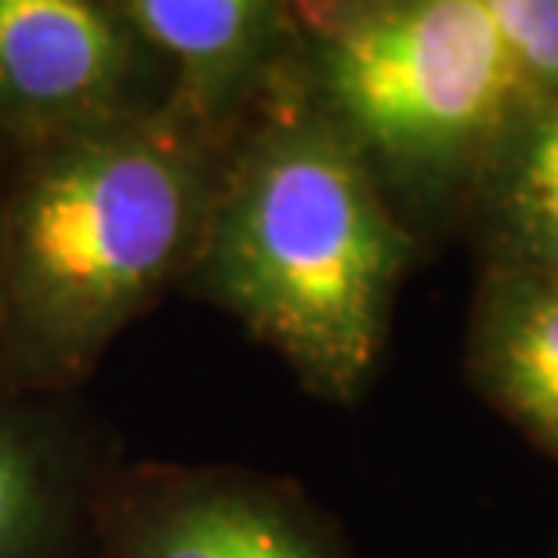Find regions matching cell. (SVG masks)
<instances>
[{
  "label": "cell",
  "instance_id": "cell-2",
  "mask_svg": "<svg viewBox=\"0 0 558 558\" xmlns=\"http://www.w3.org/2000/svg\"><path fill=\"white\" fill-rule=\"evenodd\" d=\"M226 149L163 106L11 156L0 189V385L70 392L182 287Z\"/></svg>",
  "mask_w": 558,
  "mask_h": 558
},
{
  "label": "cell",
  "instance_id": "cell-7",
  "mask_svg": "<svg viewBox=\"0 0 558 558\" xmlns=\"http://www.w3.org/2000/svg\"><path fill=\"white\" fill-rule=\"evenodd\" d=\"M109 468L84 417L0 385V558H95Z\"/></svg>",
  "mask_w": 558,
  "mask_h": 558
},
{
  "label": "cell",
  "instance_id": "cell-4",
  "mask_svg": "<svg viewBox=\"0 0 558 558\" xmlns=\"http://www.w3.org/2000/svg\"><path fill=\"white\" fill-rule=\"evenodd\" d=\"M95 558H360L294 478L243 464H113L95 500Z\"/></svg>",
  "mask_w": 558,
  "mask_h": 558
},
{
  "label": "cell",
  "instance_id": "cell-3",
  "mask_svg": "<svg viewBox=\"0 0 558 558\" xmlns=\"http://www.w3.org/2000/svg\"><path fill=\"white\" fill-rule=\"evenodd\" d=\"M290 76L355 149L424 258L461 240L475 182L530 92L489 0H305Z\"/></svg>",
  "mask_w": 558,
  "mask_h": 558
},
{
  "label": "cell",
  "instance_id": "cell-11",
  "mask_svg": "<svg viewBox=\"0 0 558 558\" xmlns=\"http://www.w3.org/2000/svg\"><path fill=\"white\" fill-rule=\"evenodd\" d=\"M8 160H11V153H8V145L0 142V163H8Z\"/></svg>",
  "mask_w": 558,
  "mask_h": 558
},
{
  "label": "cell",
  "instance_id": "cell-5",
  "mask_svg": "<svg viewBox=\"0 0 558 558\" xmlns=\"http://www.w3.org/2000/svg\"><path fill=\"white\" fill-rule=\"evenodd\" d=\"M160 54L120 0H0V142L8 153L160 113Z\"/></svg>",
  "mask_w": 558,
  "mask_h": 558
},
{
  "label": "cell",
  "instance_id": "cell-1",
  "mask_svg": "<svg viewBox=\"0 0 558 558\" xmlns=\"http://www.w3.org/2000/svg\"><path fill=\"white\" fill-rule=\"evenodd\" d=\"M421 262V243L287 65L229 142L178 290L240 323L312 399L355 407L381 374L396 298Z\"/></svg>",
  "mask_w": 558,
  "mask_h": 558
},
{
  "label": "cell",
  "instance_id": "cell-6",
  "mask_svg": "<svg viewBox=\"0 0 558 558\" xmlns=\"http://www.w3.org/2000/svg\"><path fill=\"white\" fill-rule=\"evenodd\" d=\"M171 76L167 106L232 142L294 54L290 0H120Z\"/></svg>",
  "mask_w": 558,
  "mask_h": 558
},
{
  "label": "cell",
  "instance_id": "cell-9",
  "mask_svg": "<svg viewBox=\"0 0 558 558\" xmlns=\"http://www.w3.org/2000/svg\"><path fill=\"white\" fill-rule=\"evenodd\" d=\"M461 243L475 272L558 279V102L526 95L489 149Z\"/></svg>",
  "mask_w": 558,
  "mask_h": 558
},
{
  "label": "cell",
  "instance_id": "cell-13",
  "mask_svg": "<svg viewBox=\"0 0 558 558\" xmlns=\"http://www.w3.org/2000/svg\"><path fill=\"white\" fill-rule=\"evenodd\" d=\"M555 558H558V548H555Z\"/></svg>",
  "mask_w": 558,
  "mask_h": 558
},
{
  "label": "cell",
  "instance_id": "cell-10",
  "mask_svg": "<svg viewBox=\"0 0 558 558\" xmlns=\"http://www.w3.org/2000/svg\"><path fill=\"white\" fill-rule=\"evenodd\" d=\"M522 87L558 102V0H489Z\"/></svg>",
  "mask_w": 558,
  "mask_h": 558
},
{
  "label": "cell",
  "instance_id": "cell-8",
  "mask_svg": "<svg viewBox=\"0 0 558 558\" xmlns=\"http://www.w3.org/2000/svg\"><path fill=\"white\" fill-rule=\"evenodd\" d=\"M464 377L558 468V279L475 272Z\"/></svg>",
  "mask_w": 558,
  "mask_h": 558
},
{
  "label": "cell",
  "instance_id": "cell-12",
  "mask_svg": "<svg viewBox=\"0 0 558 558\" xmlns=\"http://www.w3.org/2000/svg\"><path fill=\"white\" fill-rule=\"evenodd\" d=\"M4 174H8V163H0V189H4Z\"/></svg>",
  "mask_w": 558,
  "mask_h": 558
}]
</instances>
